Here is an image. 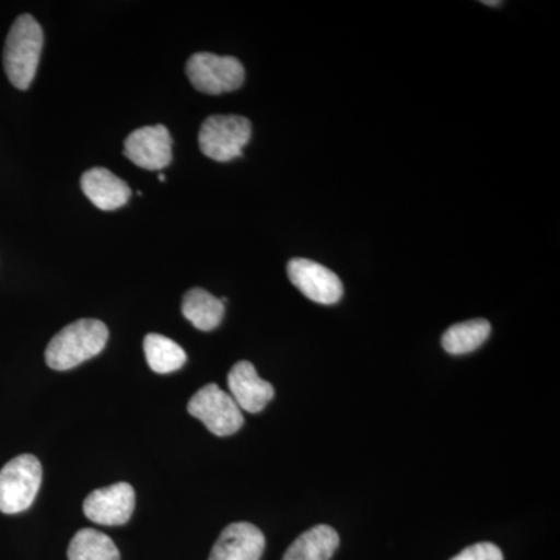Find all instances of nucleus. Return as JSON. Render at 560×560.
Wrapping results in <instances>:
<instances>
[{"label": "nucleus", "instance_id": "f257e3e1", "mask_svg": "<svg viewBox=\"0 0 560 560\" xmlns=\"http://www.w3.org/2000/svg\"><path fill=\"white\" fill-rule=\"evenodd\" d=\"M108 338V327L102 320H75L51 338L46 349L47 366L55 371L73 370L97 357L105 349Z\"/></svg>", "mask_w": 560, "mask_h": 560}, {"label": "nucleus", "instance_id": "f03ea898", "mask_svg": "<svg viewBox=\"0 0 560 560\" xmlns=\"http://www.w3.org/2000/svg\"><path fill=\"white\" fill-rule=\"evenodd\" d=\"M43 43V28L31 14H22L11 25L3 49V68L10 83L18 90L25 91L32 86L38 70Z\"/></svg>", "mask_w": 560, "mask_h": 560}, {"label": "nucleus", "instance_id": "7ed1b4c3", "mask_svg": "<svg viewBox=\"0 0 560 560\" xmlns=\"http://www.w3.org/2000/svg\"><path fill=\"white\" fill-rule=\"evenodd\" d=\"M43 466L36 456L20 455L0 470V512L20 514L27 511L38 495Z\"/></svg>", "mask_w": 560, "mask_h": 560}, {"label": "nucleus", "instance_id": "20e7f679", "mask_svg": "<svg viewBox=\"0 0 560 560\" xmlns=\"http://www.w3.org/2000/svg\"><path fill=\"white\" fill-rule=\"evenodd\" d=\"M253 127L243 116H210L202 121L200 150L209 160L230 162L241 158L243 149L248 145Z\"/></svg>", "mask_w": 560, "mask_h": 560}, {"label": "nucleus", "instance_id": "39448f33", "mask_svg": "<svg viewBox=\"0 0 560 560\" xmlns=\"http://www.w3.org/2000/svg\"><path fill=\"white\" fill-rule=\"evenodd\" d=\"M186 73L191 86L202 94L221 95L241 90L245 83V68L237 58L200 51L187 60Z\"/></svg>", "mask_w": 560, "mask_h": 560}, {"label": "nucleus", "instance_id": "423d86ee", "mask_svg": "<svg viewBox=\"0 0 560 560\" xmlns=\"http://www.w3.org/2000/svg\"><path fill=\"white\" fill-rule=\"evenodd\" d=\"M187 411L194 418L200 419L215 436H231L245 422L243 412L231 394L224 393L215 383H209L197 390L187 405Z\"/></svg>", "mask_w": 560, "mask_h": 560}, {"label": "nucleus", "instance_id": "0eeeda50", "mask_svg": "<svg viewBox=\"0 0 560 560\" xmlns=\"http://www.w3.org/2000/svg\"><path fill=\"white\" fill-rule=\"evenodd\" d=\"M287 272L290 282L316 304H337L345 293L340 278L318 261L291 259Z\"/></svg>", "mask_w": 560, "mask_h": 560}, {"label": "nucleus", "instance_id": "6e6552de", "mask_svg": "<svg viewBox=\"0 0 560 560\" xmlns=\"http://www.w3.org/2000/svg\"><path fill=\"white\" fill-rule=\"evenodd\" d=\"M173 139L164 125L142 127L125 139V156L145 171H162L171 165Z\"/></svg>", "mask_w": 560, "mask_h": 560}, {"label": "nucleus", "instance_id": "1a4fd4ad", "mask_svg": "<svg viewBox=\"0 0 560 560\" xmlns=\"http://www.w3.org/2000/svg\"><path fill=\"white\" fill-rule=\"evenodd\" d=\"M136 506V492L128 482L94 490L84 500V515L103 526H120L130 522Z\"/></svg>", "mask_w": 560, "mask_h": 560}, {"label": "nucleus", "instance_id": "9d476101", "mask_svg": "<svg viewBox=\"0 0 560 560\" xmlns=\"http://www.w3.org/2000/svg\"><path fill=\"white\" fill-rule=\"evenodd\" d=\"M228 386L231 397L243 411L260 412L275 397V388L270 382L264 381L257 374L249 361H238L228 374Z\"/></svg>", "mask_w": 560, "mask_h": 560}, {"label": "nucleus", "instance_id": "9b49d317", "mask_svg": "<svg viewBox=\"0 0 560 560\" xmlns=\"http://www.w3.org/2000/svg\"><path fill=\"white\" fill-rule=\"evenodd\" d=\"M265 545L264 533L253 523H232L213 545L209 560H260Z\"/></svg>", "mask_w": 560, "mask_h": 560}, {"label": "nucleus", "instance_id": "f8f14e48", "mask_svg": "<svg viewBox=\"0 0 560 560\" xmlns=\"http://www.w3.org/2000/svg\"><path fill=\"white\" fill-rule=\"evenodd\" d=\"M80 184L88 200L101 210L120 209L130 201V186L119 176L110 173L108 168H91L83 173Z\"/></svg>", "mask_w": 560, "mask_h": 560}, {"label": "nucleus", "instance_id": "ddd939ff", "mask_svg": "<svg viewBox=\"0 0 560 560\" xmlns=\"http://www.w3.org/2000/svg\"><path fill=\"white\" fill-rule=\"evenodd\" d=\"M340 547V536L337 530L327 525L302 533L287 550L283 560H330Z\"/></svg>", "mask_w": 560, "mask_h": 560}, {"label": "nucleus", "instance_id": "4468645a", "mask_svg": "<svg viewBox=\"0 0 560 560\" xmlns=\"http://www.w3.org/2000/svg\"><path fill=\"white\" fill-rule=\"evenodd\" d=\"M183 315L194 324L195 329L210 331L223 320L224 304L209 291L191 289L184 296Z\"/></svg>", "mask_w": 560, "mask_h": 560}, {"label": "nucleus", "instance_id": "2eb2a0df", "mask_svg": "<svg viewBox=\"0 0 560 560\" xmlns=\"http://www.w3.org/2000/svg\"><path fill=\"white\" fill-rule=\"evenodd\" d=\"M492 326L488 319H470L455 324L442 337V348L452 355L474 352L488 340Z\"/></svg>", "mask_w": 560, "mask_h": 560}, {"label": "nucleus", "instance_id": "dca6fc26", "mask_svg": "<svg viewBox=\"0 0 560 560\" xmlns=\"http://www.w3.org/2000/svg\"><path fill=\"white\" fill-rule=\"evenodd\" d=\"M147 363L156 374H171L186 364L187 355L178 342L160 334L147 335L143 340Z\"/></svg>", "mask_w": 560, "mask_h": 560}, {"label": "nucleus", "instance_id": "f3484780", "mask_svg": "<svg viewBox=\"0 0 560 560\" xmlns=\"http://www.w3.org/2000/svg\"><path fill=\"white\" fill-rule=\"evenodd\" d=\"M69 560H120L113 539L97 529L84 528L70 540Z\"/></svg>", "mask_w": 560, "mask_h": 560}, {"label": "nucleus", "instance_id": "a211bd4d", "mask_svg": "<svg viewBox=\"0 0 560 560\" xmlns=\"http://www.w3.org/2000/svg\"><path fill=\"white\" fill-rule=\"evenodd\" d=\"M451 560H504V558L497 545L481 541V544L470 545Z\"/></svg>", "mask_w": 560, "mask_h": 560}, {"label": "nucleus", "instance_id": "6ab92c4d", "mask_svg": "<svg viewBox=\"0 0 560 560\" xmlns=\"http://www.w3.org/2000/svg\"><path fill=\"white\" fill-rule=\"evenodd\" d=\"M485 5H500L501 2H482Z\"/></svg>", "mask_w": 560, "mask_h": 560}, {"label": "nucleus", "instance_id": "aec40b11", "mask_svg": "<svg viewBox=\"0 0 560 560\" xmlns=\"http://www.w3.org/2000/svg\"><path fill=\"white\" fill-rule=\"evenodd\" d=\"M165 179H167V178H165V175H162V173H160V180H161V183H164Z\"/></svg>", "mask_w": 560, "mask_h": 560}]
</instances>
